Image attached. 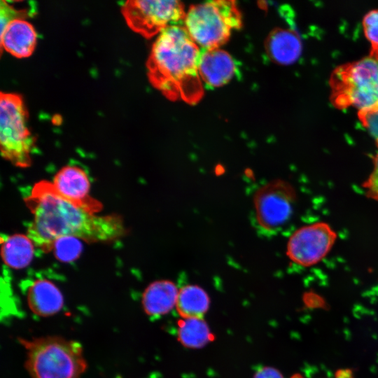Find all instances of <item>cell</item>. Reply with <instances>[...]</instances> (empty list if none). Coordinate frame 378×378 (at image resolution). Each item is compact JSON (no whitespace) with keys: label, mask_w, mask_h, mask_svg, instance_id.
I'll return each instance as SVG.
<instances>
[{"label":"cell","mask_w":378,"mask_h":378,"mask_svg":"<svg viewBox=\"0 0 378 378\" xmlns=\"http://www.w3.org/2000/svg\"><path fill=\"white\" fill-rule=\"evenodd\" d=\"M52 184L63 197L90 214L99 211L102 204L89 195L90 183L84 170L66 166L55 176Z\"/></svg>","instance_id":"cell-10"},{"label":"cell","mask_w":378,"mask_h":378,"mask_svg":"<svg viewBox=\"0 0 378 378\" xmlns=\"http://www.w3.org/2000/svg\"><path fill=\"white\" fill-rule=\"evenodd\" d=\"M122 8L129 27L146 37L178 25L186 15L183 6L178 1L132 0L125 1Z\"/></svg>","instance_id":"cell-7"},{"label":"cell","mask_w":378,"mask_h":378,"mask_svg":"<svg viewBox=\"0 0 378 378\" xmlns=\"http://www.w3.org/2000/svg\"><path fill=\"white\" fill-rule=\"evenodd\" d=\"M199 72L202 80L215 88L227 83L237 72V65L232 57L226 51L217 48L202 51Z\"/></svg>","instance_id":"cell-11"},{"label":"cell","mask_w":378,"mask_h":378,"mask_svg":"<svg viewBox=\"0 0 378 378\" xmlns=\"http://www.w3.org/2000/svg\"><path fill=\"white\" fill-rule=\"evenodd\" d=\"M27 302L30 311L41 317H49L59 313L64 306V298L52 281L35 280L27 291Z\"/></svg>","instance_id":"cell-12"},{"label":"cell","mask_w":378,"mask_h":378,"mask_svg":"<svg viewBox=\"0 0 378 378\" xmlns=\"http://www.w3.org/2000/svg\"><path fill=\"white\" fill-rule=\"evenodd\" d=\"M296 199L294 187L282 179L273 180L260 187L253 199L258 225L267 231L282 227L291 218Z\"/></svg>","instance_id":"cell-8"},{"label":"cell","mask_w":378,"mask_h":378,"mask_svg":"<svg viewBox=\"0 0 378 378\" xmlns=\"http://www.w3.org/2000/svg\"><path fill=\"white\" fill-rule=\"evenodd\" d=\"M176 284L169 280H158L150 284L144 290L141 305L150 316L167 314L176 306L178 293Z\"/></svg>","instance_id":"cell-15"},{"label":"cell","mask_w":378,"mask_h":378,"mask_svg":"<svg viewBox=\"0 0 378 378\" xmlns=\"http://www.w3.org/2000/svg\"><path fill=\"white\" fill-rule=\"evenodd\" d=\"M83 245L78 238L62 237L57 239L52 246L57 259L63 262H70L80 255Z\"/></svg>","instance_id":"cell-19"},{"label":"cell","mask_w":378,"mask_h":378,"mask_svg":"<svg viewBox=\"0 0 378 378\" xmlns=\"http://www.w3.org/2000/svg\"><path fill=\"white\" fill-rule=\"evenodd\" d=\"M330 85L332 104L341 109L355 108L365 122L366 118L378 112V50L336 67Z\"/></svg>","instance_id":"cell-3"},{"label":"cell","mask_w":378,"mask_h":378,"mask_svg":"<svg viewBox=\"0 0 378 378\" xmlns=\"http://www.w3.org/2000/svg\"><path fill=\"white\" fill-rule=\"evenodd\" d=\"M209 306V296L199 286L186 285L179 289L175 307L183 318H202Z\"/></svg>","instance_id":"cell-17"},{"label":"cell","mask_w":378,"mask_h":378,"mask_svg":"<svg viewBox=\"0 0 378 378\" xmlns=\"http://www.w3.org/2000/svg\"><path fill=\"white\" fill-rule=\"evenodd\" d=\"M34 9H18L11 2L0 1V22L2 30L9 22L17 19H24L27 13L34 12Z\"/></svg>","instance_id":"cell-21"},{"label":"cell","mask_w":378,"mask_h":378,"mask_svg":"<svg viewBox=\"0 0 378 378\" xmlns=\"http://www.w3.org/2000/svg\"><path fill=\"white\" fill-rule=\"evenodd\" d=\"M35 140L27 126L22 97L1 92L0 97V148L3 158L18 167H28Z\"/></svg>","instance_id":"cell-6"},{"label":"cell","mask_w":378,"mask_h":378,"mask_svg":"<svg viewBox=\"0 0 378 378\" xmlns=\"http://www.w3.org/2000/svg\"><path fill=\"white\" fill-rule=\"evenodd\" d=\"M363 28L372 50H378V9L368 11L363 19Z\"/></svg>","instance_id":"cell-20"},{"label":"cell","mask_w":378,"mask_h":378,"mask_svg":"<svg viewBox=\"0 0 378 378\" xmlns=\"http://www.w3.org/2000/svg\"><path fill=\"white\" fill-rule=\"evenodd\" d=\"M178 326V340L186 347H202L213 339L202 318H183Z\"/></svg>","instance_id":"cell-18"},{"label":"cell","mask_w":378,"mask_h":378,"mask_svg":"<svg viewBox=\"0 0 378 378\" xmlns=\"http://www.w3.org/2000/svg\"><path fill=\"white\" fill-rule=\"evenodd\" d=\"M337 237L335 230L325 222L302 226L289 237L286 255L292 262L298 265H315L330 253Z\"/></svg>","instance_id":"cell-9"},{"label":"cell","mask_w":378,"mask_h":378,"mask_svg":"<svg viewBox=\"0 0 378 378\" xmlns=\"http://www.w3.org/2000/svg\"><path fill=\"white\" fill-rule=\"evenodd\" d=\"M31 378H81L88 368L81 344L62 336L18 338Z\"/></svg>","instance_id":"cell-4"},{"label":"cell","mask_w":378,"mask_h":378,"mask_svg":"<svg viewBox=\"0 0 378 378\" xmlns=\"http://www.w3.org/2000/svg\"><path fill=\"white\" fill-rule=\"evenodd\" d=\"M1 257L6 265L18 270L26 267L34 256V243L24 234H13L1 237Z\"/></svg>","instance_id":"cell-16"},{"label":"cell","mask_w":378,"mask_h":378,"mask_svg":"<svg viewBox=\"0 0 378 378\" xmlns=\"http://www.w3.org/2000/svg\"><path fill=\"white\" fill-rule=\"evenodd\" d=\"M36 39L34 27L25 19L14 20L1 30V49L16 57L30 56L35 48Z\"/></svg>","instance_id":"cell-13"},{"label":"cell","mask_w":378,"mask_h":378,"mask_svg":"<svg viewBox=\"0 0 378 378\" xmlns=\"http://www.w3.org/2000/svg\"><path fill=\"white\" fill-rule=\"evenodd\" d=\"M24 202L33 215L27 236L45 252L52 250L62 237L99 242L114 241L126 233L119 216L90 214L60 195L47 181L36 183Z\"/></svg>","instance_id":"cell-1"},{"label":"cell","mask_w":378,"mask_h":378,"mask_svg":"<svg viewBox=\"0 0 378 378\" xmlns=\"http://www.w3.org/2000/svg\"><path fill=\"white\" fill-rule=\"evenodd\" d=\"M377 152L374 157L373 169L363 186L366 195L378 202V138L377 139Z\"/></svg>","instance_id":"cell-22"},{"label":"cell","mask_w":378,"mask_h":378,"mask_svg":"<svg viewBox=\"0 0 378 378\" xmlns=\"http://www.w3.org/2000/svg\"><path fill=\"white\" fill-rule=\"evenodd\" d=\"M265 47L270 58L281 65L295 63L302 51L299 35L295 31L286 28L273 29L265 41Z\"/></svg>","instance_id":"cell-14"},{"label":"cell","mask_w":378,"mask_h":378,"mask_svg":"<svg viewBox=\"0 0 378 378\" xmlns=\"http://www.w3.org/2000/svg\"><path fill=\"white\" fill-rule=\"evenodd\" d=\"M241 24L234 1H209L192 6L186 13L184 27L204 50L219 48Z\"/></svg>","instance_id":"cell-5"},{"label":"cell","mask_w":378,"mask_h":378,"mask_svg":"<svg viewBox=\"0 0 378 378\" xmlns=\"http://www.w3.org/2000/svg\"><path fill=\"white\" fill-rule=\"evenodd\" d=\"M253 378H284L276 369L266 367L258 370Z\"/></svg>","instance_id":"cell-23"},{"label":"cell","mask_w":378,"mask_h":378,"mask_svg":"<svg viewBox=\"0 0 378 378\" xmlns=\"http://www.w3.org/2000/svg\"><path fill=\"white\" fill-rule=\"evenodd\" d=\"M201 53L185 27L164 29L153 45L147 62L151 83L170 99L196 103L203 94L199 72Z\"/></svg>","instance_id":"cell-2"}]
</instances>
